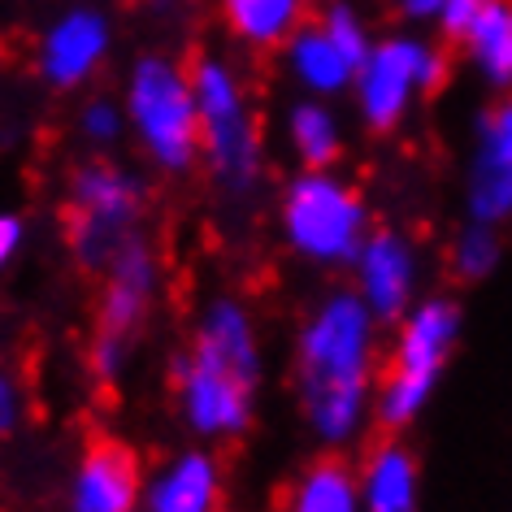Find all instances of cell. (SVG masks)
I'll return each instance as SVG.
<instances>
[{
	"label": "cell",
	"instance_id": "7402d4cb",
	"mask_svg": "<svg viewBox=\"0 0 512 512\" xmlns=\"http://www.w3.org/2000/svg\"><path fill=\"white\" fill-rule=\"evenodd\" d=\"M74 131H79V139L92 152L118 148L126 139V131H131V122H126V105H118V100H109V96L83 100L79 118H74Z\"/></svg>",
	"mask_w": 512,
	"mask_h": 512
},
{
	"label": "cell",
	"instance_id": "6da1fadb",
	"mask_svg": "<svg viewBox=\"0 0 512 512\" xmlns=\"http://www.w3.org/2000/svg\"><path fill=\"white\" fill-rule=\"evenodd\" d=\"M387 361V326L335 283L300 313L291 330V395L304 434L322 452H356L378 430L374 395Z\"/></svg>",
	"mask_w": 512,
	"mask_h": 512
},
{
	"label": "cell",
	"instance_id": "277c9868",
	"mask_svg": "<svg viewBox=\"0 0 512 512\" xmlns=\"http://www.w3.org/2000/svg\"><path fill=\"white\" fill-rule=\"evenodd\" d=\"M374 226L365 191L348 174H339V165L330 170L296 165V174H287L274 196L278 248L317 274H348Z\"/></svg>",
	"mask_w": 512,
	"mask_h": 512
},
{
	"label": "cell",
	"instance_id": "ac0fdd59",
	"mask_svg": "<svg viewBox=\"0 0 512 512\" xmlns=\"http://www.w3.org/2000/svg\"><path fill=\"white\" fill-rule=\"evenodd\" d=\"M283 144L300 170H330V165H339L343 152H348L339 113L330 109L322 96H304L287 109Z\"/></svg>",
	"mask_w": 512,
	"mask_h": 512
},
{
	"label": "cell",
	"instance_id": "cb8c5ba5",
	"mask_svg": "<svg viewBox=\"0 0 512 512\" xmlns=\"http://www.w3.org/2000/svg\"><path fill=\"white\" fill-rule=\"evenodd\" d=\"M27 239H31V222L14 209H0V278L18 265V256L27 252Z\"/></svg>",
	"mask_w": 512,
	"mask_h": 512
},
{
	"label": "cell",
	"instance_id": "8fae6325",
	"mask_svg": "<svg viewBox=\"0 0 512 512\" xmlns=\"http://www.w3.org/2000/svg\"><path fill=\"white\" fill-rule=\"evenodd\" d=\"M465 217L512 226V92L491 100L469 131L465 170H460Z\"/></svg>",
	"mask_w": 512,
	"mask_h": 512
},
{
	"label": "cell",
	"instance_id": "ffe728a7",
	"mask_svg": "<svg viewBox=\"0 0 512 512\" xmlns=\"http://www.w3.org/2000/svg\"><path fill=\"white\" fill-rule=\"evenodd\" d=\"M465 57L495 92H512V0H482Z\"/></svg>",
	"mask_w": 512,
	"mask_h": 512
},
{
	"label": "cell",
	"instance_id": "9a60e30c",
	"mask_svg": "<svg viewBox=\"0 0 512 512\" xmlns=\"http://www.w3.org/2000/svg\"><path fill=\"white\" fill-rule=\"evenodd\" d=\"M361 499L365 512H421V495H426V478H421V460L400 434H382L369 439L361 460Z\"/></svg>",
	"mask_w": 512,
	"mask_h": 512
},
{
	"label": "cell",
	"instance_id": "30bf717a",
	"mask_svg": "<svg viewBox=\"0 0 512 512\" xmlns=\"http://www.w3.org/2000/svg\"><path fill=\"white\" fill-rule=\"evenodd\" d=\"M348 283L382 326H395L426 296V252L417 235L404 226H374L356 252Z\"/></svg>",
	"mask_w": 512,
	"mask_h": 512
},
{
	"label": "cell",
	"instance_id": "e0dca14e",
	"mask_svg": "<svg viewBox=\"0 0 512 512\" xmlns=\"http://www.w3.org/2000/svg\"><path fill=\"white\" fill-rule=\"evenodd\" d=\"M287 70L309 96L330 100V96L348 92L361 66L330 40V31L322 27V22H313V27H300L287 40Z\"/></svg>",
	"mask_w": 512,
	"mask_h": 512
},
{
	"label": "cell",
	"instance_id": "5b68a950",
	"mask_svg": "<svg viewBox=\"0 0 512 512\" xmlns=\"http://www.w3.org/2000/svg\"><path fill=\"white\" fill-rule=\"evenodd\" d=\"M152 187L109 152L74 161L61 183V243L79 274L100 278L126 243L148 235Z\"/></svg>",
	"mask_w": 512,
	"mask_h": 512
},
{
	"label": "cell",
	"instance_id": "52a82bcc",
	"mask_svg": "<svg viewBox=\"0 0 512 512\" xmlns=\"http://www.w3.org/2000/svg\"><path fill=\"white\" fill-rule=\"evenodd\" d=\"M161 296H165V256L152 243V235H139L96 278L92 339H87V374H92V382L113 387V382L126 378L152 317L161 309Z\"/></svg>",
	"mask_w": 512,
	"mask_h": 512
},
{
	"label": "cell",
	"instance_id": "2e32d148",
	"mask_svg": "<svg viewBox=\"0 0 512 512\" xmlns=\"http://www.w3.org/2000/svg\"><path fill=\"white\" fill-rule=\"evenodd\" d=\"M278 512H365L352 452H317L291 473Z\"/></svg>",
	"mask_w": 512,
	"mask_h": 512
},
{
	"label": "cell",
	"instance_id": "603a6c76",
	"mask_svg": "<svg viewBox=\"0 0 512 512\" xmlns=\"http://www.w3.org/2000/svg\"><path fill=\"white\" fill-rule=\"evenodd\" d=\"M31 417V395H27V382L9 369H0V439H14V434L27 426Z\"/></svg>",
	"mask_w": 512,
	"mask_h": 512
},
{
	"label": "cell",
	"instance_id": "9c48e42d",
	"mask_svg": "<svg viewBox=\"0 0 512 512\" xmlns=\"http://www.w3.org/2000/svg\"><path fill=\"white\" fill-rule=\"evenodd\" d=\"M452 79V57L443 44H421V40H382L369 48L352 79L356 96V118L369 135H395L408 122L417 100H430L439 87Z\"/></svg>",
	"mask_w": 512,
	"mask_h": 512
},
{
	"label": "cell",
	"instance_id": "7a4b0ae2",
	"mask_svg": "<svg viewBox=\"0 0 512 512\" xmlns=\"http://www.w3.org/2000/svg\"><path fill=\"white\" fill-rule=\"evenodd\" d=\"M265 330L235 291H213L191 313L183 348L170 356L174 417L196 443H243L261 413Z\"/></svg>",
	"mask_w": 512,
	"mask_h": 512
},
{
	"label": "cell",
	"instance_id": "8992f818",
	"mask_svg": "<svg viewBox=\"0 0 512 512\" xmlns=\"http://www.w3.org/2000/svg\"><path fill=\"white\" fill-rule=\"evenodd\" d=\"M187 70L200 105V170L230 209H248L265 191V170H270L256 109L226 61L196 53Z\"/></svg>",
	"mask_w": 512,
	"mask_h": 512
},
{
	"label": "cell",
	"instance_id": "484cf974",
	"mask_svg": "<svg viewBox=\"0 0 512 512\" xmlns=\"http://www.w3.org/2000/svg\"><path fill=\"white\" fill-rule=\"evenodd\" d=\"M443 5L447 0H400V9L404 14H413V18H430V14H439Z\"/></svg>",
	"mask_w": 512,
	"mask_h": 512
},
{
	"label": "cell",
	"instance_id": "7c38bea8",
	"mask_svg": "<svg viewBox=\"0 0 512 512\" xmlns=\"http://www.w3.org/2000/svg\"><path fill=\"white\" fill-rule=\"evenodd\" d=\"M144 456L118 434H96L83 443L61 486L66 512H139L144 504Z\"/></svg>",
	"mask_w": 512,
	"mask_h": 512
},
{
	"label": "cell",
	"instance_id": "44dd1931",
	"mask_svg": "<svg viewBox=\"0 0 512 512\" xmlns=\"http://www.w3.org/2000/svg\"><path fill=\"white\" fill-rule=\"evenodd\" d=\"M504 226H491V222H473L465 217L452 239H447V252H443V265L447 274H452V283H486V278L499 274V265H504Z\"/></svg>",
	"mask_w": 512,
	"mask_h": 512
},
{
	"label": "cell",
	"instance_id": "d6986e66",
	"mask_svg": "<svg viewBox=\"0 0 512 512\" xmlns=\"http://www.w3.org/2000/svg\"><path fill=\"white\" fill-rule=\"evenodd\" d=\"M222 14L235 40L256 48V53L287 48L291 35L304 27L300 0H222Z\"/></svg>",
	"mask_w": 512,
	"mask_h": 512
},
{
	"label": "cell",
	"instance_id": "ba28073f",
	"mask_svg": "<svg viewBox=\"0 0 512 512\" xmlns=\"http://www.w3.org/2000/svg\"><path fill=\"white\" fill-rule=\"evenodd\" d=\"M131 139L152 170L187 178L200 170V105L187 61L148 53L131 66L122 92Z\"/></svg>",
	"mask_w": 512,
	"mask_h": 512
},
{
	"label": "cell",
	"instance_id": "d4e9b609",
	"mask_svg": "<svg viewBox=\"0 0 512 512\" xmlns=\"http://www.w3.org/2000/svg\"><path fill=\"white\" fill-rule=\"evenodd\" d=\"M478 9L482 0H447V5L439 9V27H443V44H456L465 48L473 22H478Z\"/></svg>",
	"mask_w": 512,
	"mask_h": 512
},
{
	"label": "cell",
	"instance_id": "5bb4252c",
	"mask_svg": "<svg viewBox=\"0 0 512 512\" xmlns=\"http://www.w3.org/2000/svg\"><path fill=\"white\" fill-rule=\"evenodd\" d=\"M105 53H109L105 18L79 9V14L61 18L40 40L35 70H40V79L53 87V92H74V87H83L100 66H105Z\"/></svg>",
	"mask_w": 512,
	"mask_h": 512
},
{
	"label": "cell",
	"instance_id": "3957f363",
	"mask_svg": "<svg viewBox=\"0 0 512 512\" xmlns=\"http://www.w3.org/2000/svg\"><path fill=\"white\" fill-rule=\"evenodd\" d=\"M465 339V304L452 291H426L400 322L387 326L374 421L382 434L413 430L439 395V382Z\"/></svg>",
	"mask_w": 512,
	"mask_h": 512
},
{
	"label": "cell",
	"instance_id": "4fadbf2b",
	"mask_svg": "<svg viewBox=\"0 0 512 512\" xmlns=\"http://www.w3.org/2000/svg\"><path fill=\"white\" fill-rule=\"evenodd\" d=\"M226 504V465L213 443L178 447L148 469L139 512H222Z\"/></svg>",
	"mask_w": 512,
	"mask_h": 512
}]
</instances>
